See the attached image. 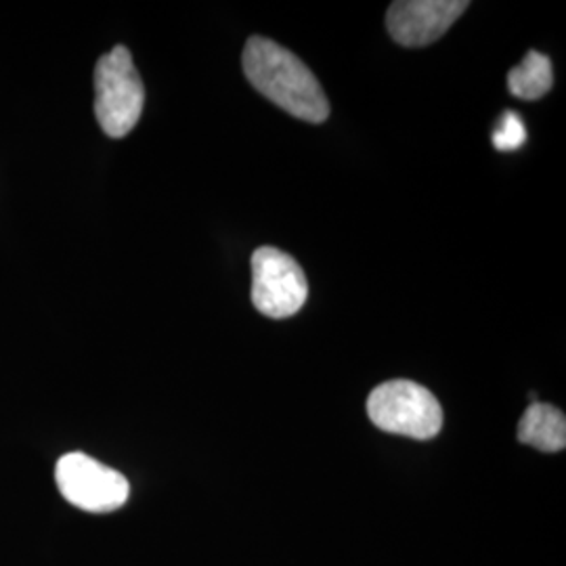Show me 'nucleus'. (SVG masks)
<instances>
[{
  "mask_svg": "<svg viewBox=\"0 0 566 566\" xmlns=\"http://www.w3.org/2000/svg\"><path fill=\"white\" fill-rule=\"evenodd\" d=\"M468 7L465 0H399L388 7L386 30L401 46L418 49L439 41Z\"/></svg>",
  "mask_w": 566,
  "mask_h": 566,
  "instance_id": "nucleus-6",
  "label": "nucleus"
},
{
  "mask_svg": "<svg viewBox=\"0 0 566 566\" xmlns=\"http://www.w3.org/2000/svg\"><path fill=\"white\" fill-rule=\"evenodd\" d=\"M55 483L65 502L93 514H107L128 502L130 485L118 470L74 451L60 458Z\"/></svg>",
  "mask_w": 566,
  "mask_h": 566,
  "instance_id": "nucleus-4",
  "label": "nucleus"
},
{
  "mask_svg": "<svg viewBox=\"0 0 566 566\" xmlns=\"http://www.w3.org/2000/svg\"><path fill=\"white\" fill-rule=\"evenodd\" d=\"M554 84L552 61L537 51H528L525 60L521 61L507 74V88L516 99L535 102L542 99Z\"/></svg>",
  "mask_w": 566,
  "mask_h": 566,
  "instance_id": "nucleus-8",
  "label": "nucleus"
},
{
  "mask_svg": "<svg viewBox=\"0 0 566 566\" xmlns=\"http://www.w3.org/2000/svg\"><path fill=\"white\" fill-rule=\"evenodd\" d=\"M243 74L269 102L298 120L322 124L329 102L315 74L282 44L252 36L243 46Z\"/></svg>",
  "mask_w": 566,
  "mask_h": 566,
  "instance_id": "nucleus-1",
  "label": "nucleus"
},
{
  "mask_svg": "<svg viewBox=\"0 0 566 566\" xmlns=\"http://www.w3.org/2000/svg\"><path fill=\"white\" fill-rule=\"evenodd\" d=\"M518 441L544 453L563 451L566 446V418L554 405L531 403L518 422Z\"/></svg>",
  "mask_w": 566,
  "mask_h": 566,
  "instance_id": "nucleus-7",
  "label": "nucleus"
},
{
  "mask_svg": "<svg viewBox=\"0 0 566 566\" xmlns=\"http://www.w3.org/2000/svg\"><path fill=\"white\" fill-rule=\"evenodd\" d=\"M367 416L380 430L416 441H430L443 428V407L437 397L411 380L376 386L367 399Z\"/></svg>",
  "mask_w": 566,
  "mask_h": 566,
  "instance_id": "nucleus-3",
  "label": "nucleus"
},
{
  "mask_svg": "<svg viewBox=\"0 0 566 566\" xmlns=\"http://www.w3.org/2000/svg\"><path fill=\"white\" fill-rule=\"evenodd\" d=\"M145 88L126 46H114L95 67V116L112 139L126 137L142 118Z\"/></svg>",
  "mask_w": 566,
  "mask_h": 566,
  "instance_id": "nucleus-2",
  "label": "nucleus"
},
{
  "mask_svg": "<svg viewBox=\"0 0 566 566\" xmlns=\"http://www.w3.org/2000/svg\"><path fill=\"white\" fill-rule=\"evenodd\" d=\"M308 298L303 266L277 248L263 245L252 254V304L271 319L296 315Z\"/></svg>",
  "mask_w": 566,
  "mask_h": 566,
  "instance_id": "nucleus-5",
  "label": "nucleus"
},
{
  "mask_svg": "<svg viewBox=\"0 0 566 566\" xmlns=\"http://www.w3.org/2000/svg\"><path fill=\"white\" fill-rule=\"evenodd\" d=\"M491 139H493L497 151H514V149L523 147L526 142L525 122L521 120V116L516 112L507 109L497 122Z\"/></svg>",
  "mask_w": 566,
  "mask_h": 566,
  "instance_id": "nucleus-9",
  "label": "nucleus"
}]
</instances>
